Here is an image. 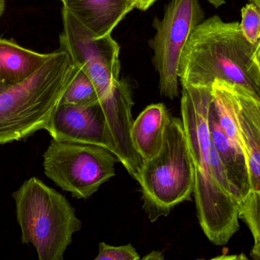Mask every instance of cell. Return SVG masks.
<instances>
[{"mask_svg": "<svg viewBox=\"0 0 260 260\" xmlns=\"http://www.w3.org/2000/svg\"><path fill=\"white\" fill-rule=\"evenodd\" d=\"M212 102V86L182 85V122L195 168L193 194L199 221L211 242L224 245L239 229V201L232 193L211 137Z\"/></svg>", "mask_w": 260, "mask_h": 260, "instance_id": "6da1fadb", "label": "cell"}, {"mask_svg": "<svg viewBox=\"0 0 260 260\" xmlns=\"http://www.w3.org/2000/svg\"><path fill=\"white\" fill-rule=\"evenodd\" d=\"M257 44L246 40L240 23L225 22L218 15L192 31L178 67L181 85L212 86L219 80L241 87L260 101Z\"/></svg>", "mask_w": 260, "mask_h": 260, "instance_id": "7a4b0ae2", "label": "cell"}, {"mask_svg": "<svg viewBox=\"0 0 260 260\" xmlns=\"http://www.w3.org/2000/svg\"><path fill=\"white\" fill-rule=\"evenodd\" d=\"M79 70L59 48L30 77L0 93V145L45 130Z\"/></svg>", "mask_w": 260, "mask_h": 260, "instance_id": "3957f363", "label": "cell"}, {"mask_svg": "<svg viewBox=\"0 0 260 260\" xmlns=\"http://www.w3.org/2000/svg\"><path fill=\"white\" fill-rule=\"evenodd\" d=\"M12 198L22 244L33 246L40 260L63 259L73 235L82 226L66 197L33 177Z\"/></svg>", "mask_w": 260, "mask_h": 260, "instance_id": "277c9868", "label": "cell"}, {"mask_svg": "<svg viewBox=\"0 0 260 260\" xmlns=\"http://www.w3.org/2000/svg\"><path fill=\"white\" fill-rule=\"evenodd\" d=\"M137 182L151 222L168 216L177 205L190 199L195 168L182 119L171 117L160 152L144 161Z\"/></svg>", "mask_w": 260, "mask_h": 260, "instance_id": "5b68a950", "label": "cell"}, {"mask_svg": "<svg viewBox=\"0 0 260 260\" xmlns=\"http://www.w3.org/2000/svg\"><path fill=\"white\" fill-rule=\"evenodd\" d=\"M117 162V157L102 147L54 139L43 154L47 178L78 199H88L114 177Z\"/></svg>", "mask_w": 260, "mask_h": 260, "instance_id": "8992f818", "label": "cell"}, {"mask_svg": "<svg viewBox=\"0 0 260 260\" xmlns=\"http://www.w3.org/2000/svg\"><path fill=\"white\" fill-rule=\"evenodd\" d=\"M204 18L199 0H171L161 20L155 18L156 33L150 41L152 63L159 76L162 96L174 99L179 96L178 67L182 52L192 31Z\"/></svg>", "mask_w": 260, "mask_h": 260, "instance_id": "52a82bcc", "label": "cell"}, {"mask_svg": "<svg viewBox=\"0 0 260 260\" xmlns=\"http://www.w3.org/2000/svg\"><path fill=\"white\" fill-rule=\"evenodd\" d=\"M63 31L59 48L91 79L100 99L108 96L120 80V46L111 35L96 38L62 6Z\"/></svg>", "mask_w": 260, "mask_h": 260, "instance_id": "ba28073f", "label": "cell"}, {"mask_svg": "<svg viewBox=\"0 0 260 260\" xmlns=\"http://www.w3.org/2000/svg\"><path fill=\"white\" fill-rule=\"evenodd\" d=\"M45 130L54 140L97 145L114 152L100 101L89 105L59 104Z\"/></svg>", "mask_w": 260, "mask_h": 260, "instance_id": "9c48e42d", "label": "cell"}, {"mask_svg": "<svg viewBox=\"0 0 260 260\" xmlns=\"http://www.w3.org/2000/svg\"><path fill=\"white\" fill-rule=\"evenodd\" d=\"M110 136L114 147L113 154L123 164L130 176L137 181L144 161L136 151L132 139L134 105L129 84L119 80L112 91L100 99Z\"/></svg>", "mask_w": 260, "mask_h": 260, "instance_id": "30bf717a", "label": "cell"}, {"mask_svg": "<svg viewBox=\"0 0 260 260\" xmlns=\"http://www.w3.org/2000/svg\"><path fill=\"white\" fill-rule=\"evenodd\" d=\"M233 86L235 114L250 174L251 190L260 189V101L241 87Z\"/></svg>", "mask_w": 260, "mask_h": 260, "instance_id": "8fae6325", "label": "cell"}, {"mask_svg": "<svg viewBox=\"0 0 260 260\" xmlns=\"http://www.w3.org/2000/svg\"><path fill=\"white\" fill-rule=\"evenodd\" d=\"M63 6L96 38L111 35L135 9L133 0H65Z\"/></svg>", "mask_w": 260, "mask_h": 260, "instance_id": "7c38bea8", "label": "cell"}, {"mask_svg": "<svg viewBox=\"0 0 260 260\" xmlns=\"http://www.w3.org/2000/svg\"><path fill=\"white\" fill-rule=\"evenodd\" d=\"M209 123L211 137L224 166L232 193L240 201L251 190L245 154L242 148L229 138L220 126L212 102Z\"/></svg>", "mask_w": 260, "mask_h": 260, "instance_id": "4fadbf2b", "label": "cell"}, {"mask_svg": "<svg viewBox=\"0 0 260 260\" xmlns=\"http://www.w3.org/2000/svg\"><path fill=\"white\" fill-rule=\"evenodd\" d=\"M171 116L163 103L147 106L133 122L132 139L143 161L160 152Z\"/></svg>", "mask_w": 260, "mask_h": 260, "instance_id": "5bb4252c", "label": "cell"}, {"mask_svg": "<svg viewBox=\"0 0 260 260\" xmlns=\"http://www.w3.org/2000/svg\"><path fill=\"white\" fill-rule=\"evenodd\" d=\"M41 53L21 47L13 40L0 38V82L15 85L35 74L49 59Z\"/></svg>", "mask_w": 260, "mask_h": 260, "instance_id": "9a60e30c", "label": "cell"}, {"mask_svg": "<svg viewBox=\"0 0 260 260\" xmlns=\"http://www.w3.org/2000/svg\"><path fill=\"white\" fill-rule=\"evenodd\" d=\"M239 217L247 223L254 239L251 255L260 259V189L250 190L240 200Z\"/></svg>", "mask_w": 260, "mask_h": 260, "instance_id": "2e32d148", "label": "cell"}, {"mask_svg": "<svg viewBox=\"0 0 260 260\" xmlns=\"http://www.w3.org/2000/svg\"><path fill=\"white\" fill-rule=\"evenodd\" d=\"M100 101L99 93L89 77L79 68L60 103L89 105Z\"/></svg>", "mask_w": 260, "mask_h": 260, "instance_id": "e0dca14e", "label": "cell"}, {"mask_svg": "<svg viewBox=\"0 0 260 260\" xmlns=\"http://www.w3.org/2000/svg\"><path fill=\"white\" fill-rule=\"evenodd\" d=\"M241 32L247 41L257 44L260 39V9L253 3L241 9Z\"/></svg>", "mask_w": 260, "mask_h": 260, "instance_id": "ac0fdd59", "label": "cell"}, {"mask_svg": "<svg viewBox=\"0 0 260 260\" xmlns=\"http://www.w3.org/2000/svg\"><path fill=\"white\" fill-rule=\"evenodd\" d=\"M94 259L139 260L141 257L131 244L114 247L108 245L106 243L101 242L99 244V254Z\"/></svg>", "mask_w": 260, "mask_h": 260, "instance_id": "d6986e66", "label": "cell"}, {"mask_svg": "<svg viewBox=\"0 0 260 260\" xmlns=\"http://www.w3.org/2000/svg\"><path fill=\"white\" fill-rule=\"evenodd\" d=\"M157 0H133L135 3V9L141 11H145L149 9Z\"/></svg>", "mask_w": 260, "mask_h": 260, "instance_id": "ffe728a7", "label": "cell"}, {"mask_svg": "<svg viewBox=\"0 0 260 260\" xmlns=\"http://www.w3.org/2000/svg\"><path fill=\"white\" fill-rule=\"evenodd\" d=\"M164 259H165V257H164L163 253L160 251L151 252L146 256L142 257V259L144 260H163Z\"/></svg>", "mask_w": 260, "mask_h": 260, "instance_id": "44dd1931", "label": "cell"}, {"mask_svg": "<svg viewBox=\"0 0 260 260\" xmlns=\"http://www.w3.org/2000/svg\"><path fill=\"white\" fill-rule=\"evenodd\" d=\"M214 7L218 8L225 3V0H207Z\"/></svg>", "mask_w": 260, "mask_h": 260, "instance_id": "7402d4cb", "label": "cell"}, {"mask_svg": "<svg viewBox=\"0 0 260 260\" xmlns=\"http://www.w3.org/2000/svg\"><path fill=\"white\" fill-rule=\"evenodd\" d=\"M255 56H256V62L259 66L260 70V39L256 46V52H255Z\"/></svg>", "mask_w": 260, "mask_h": 260, "instance_id": "603a6c76", "label": "cell"}, {"mask_svg": "<svg viewBox=\"0 0 260 260\" xmlns=\"http://www.w3.org/2000/svg\"><path fill=\"white\" fill-rule=\"evenodd\" d=\"M5 9H6V0H0V20L3 17Z\"/></svg>", "mask_w": 260, "mask_h": 260, "instance_id": "cb8c5ba5", "label": "cell"}, {"mask_svg": "<svg viewBox=\"0 0 260 260\" xmlns=\"http://www.w3.org/2000/svg\"><path fill=\"white\" fill-rule=\"evenodd\" d=\"M9 85H5V84H3L0 82V93H1L2 92L4 91V90H6V89L9 88Z\"/></svg>", "mask_w": 260, "mask_h": 260, "instance_id": "d4e9b609", "label": "cell"}, {"mask_svg": "<svg viewBox=\"0 0 260 260\" xmlns=\"http://www.w3.org/2000/svg\"><path fill=\"white\" fill-rule=\"evenodd\" d=\"M250 1L251 2V3L254 4L255 6H257L260 9V0H250Z\"/></svg>", "mask_w": 260, "mask_h": 260, "instance_id": "484cf974", "label": "cell"}, {"mask_svg": "<svg viewBox=\"0 0 260 260\" xmlns=\"http://www.w3.org/2000/svg\"><path fill=\"white\" fill-rule=\"evenodd\" d=\"M60 1H62V3H63L64 2H65V0H60Z\"/></svg>", "mask_w": 260, "mask_h": 260, "instance_id": "4316f807", "label": "cell"}]
</instances>
